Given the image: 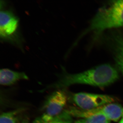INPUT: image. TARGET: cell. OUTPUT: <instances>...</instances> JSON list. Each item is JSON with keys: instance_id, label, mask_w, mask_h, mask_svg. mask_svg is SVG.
Returning <instances> with one entry per match:
<instances>
[{"instance_id": "obj_1", "label": "cell", "mask_w": 123, "mask_h": 123, "mask_svg": "<svg viewBox=\"0 0 123 123\" xmlns=\"http://www.w3.org/2000/svg\"><path fill=\"white\" fill-rule=\"evenodd\" d=\"M62 72L58 74L57 81L44 89H63L75 84H84L103 87L112 84L119 77L118 70L109 64H104L79 73H68L63 67Z\"/></svg>"}, {"instance_id": "obj_2", "label": "cell", "mask_w": 123, "mask_h": 123, "mask_svg": "<svg viewBox=\"0 0 123 123\" xmlns=\"http://www.w3.org/2000/svg\"><path fill=\"white\" fill-rule=\"evenodd\" d=\"M123 26V0L116 1L109 7L99 9L87 29L74 43L89 32L98 34L108 29Z\"/></svg>"}, {"instance_id": "obj_3", "label": "cell", "mask_w": 123, "mask_h": 123, "mask_svg": "<svg viewBox=\"0 0 123 123\" xmlns=\"http://www.w3.org/2000/svg\"><path fill=\"white\" fill-rule=\"evenodd\" d=\"M0 38L23 50L24 40L20 30L19 19L11 9H6L0 5Z\"/></svg>"}, {"instance_id": "obj_4", "label": "cell", "mask_w": 123, "mask_h": 123, "mask_svg": "<svg viewBox=\"0 0 123 123\" xmlns=\"http://www.w3.org/2000/svg\"><path fill=\"white\" fill-rule=\"evenodd\" d=\"M65 111L72 116L85 118L95 115H102L110 121L117 122L123 116V107L118 104L111 103L89 110L70 107Z\"/></svg>"}, {"instance_id": "obj_5", "label": "cell", "mask_w": 123, "mask_h": 123, "mask_svg": "<svg viewBox=\"0 0 123 123\" xmlns=\"http://www.w3.org/2000/svg\"><path fill=\"white\" fill-rule=\"evenodd\" d=\"M73 99L79 108L84 110L94 109L108 104L113 103L115 101V98L112 96L84 92L74 94Z\"/></svg>"}, {"instance_id": "obj_6", "label": "cell", "mask_w": 123, "mask_h": 123, "mask_svg": "<svg viewBox=\"0 0 123 123\" xmlns=\"http://www.w3.org/2000/svg\"><path fill=\"white\" fill-rule=\"evenodd\" d=\"M66 93L62 89L53 92L47 98L43 106V115L53 118L61 114L67 102Z\"/></svg>"}, {"instance_id": "obj_7", "label": "cell", "mask_w": 123, "mask_h": 123, "mask_svg": "<svg viewBox=\"0 0 123 123\" xmlns=\"http://www.w3.org/2000/svg\"><path fill=\"white\" fill-rule=\"evenodd\" d=\"M29 77L24 72L13 71L8 68L0 70V84L4 86H10L22 80H27Z\"/></svg>"}, {"instance_id": "obj_8", "label": "cell", "mask_w": 123, "mask_h": 123, "mask_svg": "<svg viewBox=\"0 0 123 123\" xmlns=\"http://www.w3.org/2000/svg\"><path fill=\"white\" fill-rule=\"evenodd\" d=\"M112 40L115 62L118 69L123 75V34L116 35Z\"/></svg>"}, {"instance_id": "obj_9", "label": "cell", "mask_w": 123, "mask_h": 123, "mask_svg": "<svg viewBox=\"0 0 123 123\" xmlns=\"http://www.w3.org/2000/svg\"><path fill=\"white\" fill-rule=\"evenodd\" d=\"M24 108H19L8 112H4L0 117V123H17L22 117Z\"/></svg>"}, {"instance_id": "obj_10", "label": "cell", "mask_w": 123, "mask_h": 123, "mask_svg": "<svg viewBox=\"0 0 123 123\" xmlns=\"http://www.w3.org/2000/svg\"><path fill=\"white\" fill-rule=\"evenodd\" d=\"M110 120L103 115H98L77 120L74 123H109Z\"/></svg>"}, {"instance_id": "obj_11", "label": "cell", "mask_w": 123, "mask_h": 123, "mask_svg": "<svg viewBox=\"0 0 123 123\" xmlns=\"http://www.w3.org/2000/svg\"><path fill=\"white\" fill-rule=\"evenodd\" d=\"M72 116L64 110L61 114L51 118L46 123H72Z\"/></svg>"}, {"instance_id": "obj_12", "label": "cell", "mask_w": 123, "mask_h": 123, "mask_svg": "<svg viewBox=\"0 0 123 123\" xmlns=\"http://www.w3.org/2000/svg\"><path fill=\"white\" fill-rule=\"evenodd\" d=\"M17 123H30V119L27 116H22Z\"/></svg>"}, {"instance_id": "obj_13", "label": "cell", "mask_w": 123, "mask_h": 123, "mask_svg": "<svg viewBox=\"0 0 123 123\" xmlns=\"http://www.w3.org/2000/svg\"><path fill=\"white\" fill-rule=\"evenodd\" d=\"M119 123H123V116L122 117V119H121V120L120 121Z\"/></svg>"}]
</instances>
